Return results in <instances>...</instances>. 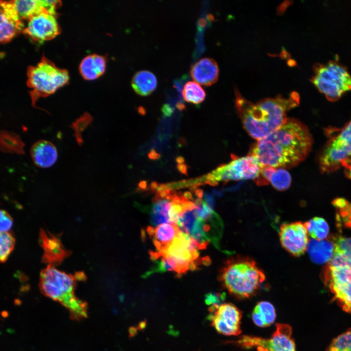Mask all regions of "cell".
I'll list each match as a JSON object with an SVG mask.
<instances>
[{"label":"cell","instance_id":"29","mask_svg":"<svg viewBox=\"0 0 351 351\" xmlns=\"http://www.w3.org/2000/svg\"><path fill=\"white\" fill-rule=\"evenodd\" d=\"M93 117L88 113H85L74 121L71 125V128L74 132V136L79 145L83 143L82 134L83 132L92 123Z\"/></svg>","mask_w":351,"mask_h":351},{"label":"cell","instance_id":"44","mask_svg":"<svg viewBox=\"0 0 351 351\" xmlns=\"http://www.w3.org/2000/svg\"><path fill=\"white\" fill-rule=\"evenodd\" d=\"M195 194L198 197L201 198L203 195V191L201 189H196L195 190Z\"/></svg>","mask_w":351,"mask_h":351},{"label":"cell","instance_id":"6","mask_svg":"<svg viewBox=\"0 0 351 351\" xmlns=\"http://www.w3.org/2000/svg\"><path fill=\"white\" fill-rule=\"evenodd\" d=\"M313 70L312 82L329 101H336L344 93L351 91V75L336 61L315 64Z\"/></svg>","mask_w":351,"mask_h":351},{"label":"cell","instance_id":"36","mask_svg":"<svg viewBox=\"0 0 351 351\" xmlns=\"http://www.w3.org/2000/svg\"><path fill=\"white\" fill-rule=\"evenodd\" d=\"M334 244L335 249L351 251V237H339L336 239Z\"/></svg>","mask_w":351,"mask_h":351},{"label":"cell","instance_id":"19","mask_svg":"<svg viewBox=\"0 0 351 351\" xmlns=\"http://www.w3.org/2000/svg\"><path fill=\"white\" fill-rule=\"evenodd\" d=\"M106 67V59L104 56L92 54L82 60L79 65V71L84 79L93 80L104 73Z\"/></svg>","mask_w":351,"mask_h":351},{"label":"cell","instance_id":"8","mask_svg":"<svg viewBox=\"0 0 351 351\" xmlns=\"http://www.w3.org/2000/svg\"><path fill=\"white\" fill-rule=\"evenodd\" d=\"M233 343L242 348H255L257 351H296L292 327L287 324H276L271 338L244 335Z\"/></svg>","mask_w":351,"mask_h":351},{"label":"cell","instance_id":"13","mask_svg":"<svg viewBox=\"0 0 351 351\" xmlns=\"http://www.w3.org/2000/svg\"><path fill=\"white\" fill-rule=\"evenodd\" d=\"M279 235L282 246L292 255L301 256L306 251L309 243L308 233L301 222L283 223Z\"/></svg>","mask_w":351,"mask_h":351},{"label":"cell","instance_id":"27","mask_svg":"<svg viewBox=\"0 0 351 351\" xmlns=\"http://www.w3.org/2000/svg\"><path fill=\"white\" fill-rule=\"evenodd\" d=\"M182 94L185 101L196 104L202 102L206 97L203 88L199 83L193 81H188L184 84Z\"/></svg>","mask_w":351,"mask_h":351},{"label":"cell","instance_id":"24","mask_svg":"<svg viewBox=\"0 0 351 351\" xmlns=\"http://www.w3.org/2000/svg\"><path fill=\"white\" fill-rule=\"evenodd\" d=\"M153 203L149 212L151 223L156 227L166 222L171 223L169 213L172 200L164 198Z\"/></svg>","mask_w":351,"mask_h":351},{"label":"cell","instance_id":"43","mask_svg":"<svg viewBox=\"0 0 351 351\" xmlns=\"http://www.w3.org/2000/svg\"><path fill=\"white\" fill-rule=\"evenodd\" d=\"M147 182L145 180L141 181L138 184V188L140 189L144 190L147 188Z\"/></svg>","mask_w":351,"mask_h":351},{"label":"cell","instance_id":"1","mask_svg":"<svg viewBox=\"0 0 351 351\" xmlns=\"http://www.w3.org/2000/svg\"><path fill=\"white\" fill-rule=\"evenodd\" d=\"M312 136L306 125L294 118H287L278 129L257 140L249 154L260 166L288 169L304 161L311 151Z\"/></svg>","mask_w":351,"mask_h":351},{"label":"cell","instance_id":"11","mask_svg":"<svg viewBox=\"0 0 351 351\" xmlns=\"http://www.w3.org/2000/svg\"><path fill=\"white\" fill-rule=\"evenodd\" d=\"M208 319L212 327L219 333L236 336L241 333V311L232 303L210 306Z\"/></svg>","mask_w":351,"mask_h":351},{"label":"cell","instance_id":"48","mask_svg":"<svg viewBox=\"0 0 351 351\" xmlns=\"http://www.w3.org/2000/svg\"><path fill=\"white\" fill-rule=\"evenodd\" d=\"M138 112L140 115H141L142 116L145 115V113H146V110L144 109V108L142 106H139L138 107Z\"/></svg>","mask_w":351,"mask_h":351},{"label":"cell","instance_id":"18","mask_svg":"<svg viewBox=\"0 0 351 351\" xmlns=\"http://www.w3.org/2000/svg\"><path fill=\"white\" fill-rule=\"evenodd\" d=\"M31 155L34 163L43 168L52 166L58 156V151L54 144L45 140L36 142L31 148Z\"/></svg>","mask_w":351,"mask_h":351},{"label":"cell","instance_id":"39","mask_svg":"<svg viewBox=\"0 0 351 351\" xmlns=\"http://www.w3.org/2000/svg\"><path fill=\"white\" fill-rule=\"evenodd\" d=\"M176 168L181 174L185 175L186 176H188V166L186 164H177L176 165Z\"/></svg>","mask_w":351,"mask_h":351},{"label":"cell","instance_id":"7","mask_svg":"<svg viewBox=\"0 0 351 351\" xmlns=\"http://www.w3.org/2000/svg\"><path fill=\"white\" fill-rule=\"evenodd\" d=\"M330 137L318 157L321 171L330 173L342 166V162L351 155V119L340 129H328Z\"/></svg>","mask_w":351,"mask_h":351},{"label":"cell","instance_id":"37","mask_svg":"<svg viewBox=\"0 0 351 351\" xmlns=\"http://www.w3.org/2000/svg\"><path fill=\"white\" fill-rule=\"evenodd\" d=\"M342 166L344 168L347 177L351 179V155L342 162Z\"/></svg>","mask_w":351,"mask_h":351},{"label":"cell","instance_id":"17","mask_svg":"<svg viewBox=\"0 0 351 351\" xmlns=\"http://www.w3.org/2000/svg\"><path fill=\"white\" fill-rule=\"evenodd\" d=\"M190 73L192 78L196 82L209 86L217 81L219 67L214 59L205 57L200 58L192 65Z\"/></svg>","mask_w":351,"mask_h":351},{"label":"cell","instance_id":"9","mask_svg":"<svg viewBox=\"0 0 351 351\" xmlns=\"http://www.w3.org/2000/svg\"><path fill=\"white\" fill-rule=\"evenodd\" d=\"M199 246L188 234L180 232L173 241L165 249L158 252L161 255L173 259L177 263L180 273L189 269H195L194 261L199 256Z\"/></svg>","mask_w":351,"mask_h":351},{"label":"cell","instance_id":"34","mask_svg":"<svg viewBox=\"0 0 351 351\" xmlns=\"http://www.w3.org/2000/svg\"><path fill=\"white\" fill-rule=\"evenodd\" d=\"M13 223V219L8 212L0 209V232H8Z\"/></svg>","mask_w":351,"mask_h":351},{"label":"cell","instance_id":"20","mask_svg":"<svg viewBox=\"0 0 351 351\" xmlns=\"http://www.w3.org/2000/svg\"><path fill=\"white\" fill-rule=\"evenodd\" d=\"M312 260L317 264H324L332 258L335 249L334 244L327 240L309 241L307 249Z\"/></svg>","mask_w":351,"mask_h":351},{"label":"cell","instance_id":"42","mask_svg":"<svg viewBox=\"0 0 351 351\" xmlns=\"http://www.w3.org/2000/svg\"><path fill=\"white\" fill-rule=\"evenodd\" d=\"M183 196L185 199H186L188 200L193 199V195H192L191 193L189 191H186V192H184L183 195Z\"/></svg>","mask_w":351,"mask_h":351},{"label":"cell","instance_id":"23","mask_svg":"<svg viewBox=\"0 0 351 351\" xmlns=\"http://www.w3.org/2000/svg\"><path fill=\"white\" fill-rule=\"evenodd\" d=\"M254 323L258 327L265 328L271 325L276 318L275 310L272 303L262 301L254 307L252 314Z\"/></svg>","mask_w":351,"mask_h":351},{"label":"cell","instance_id":"40","mask_svg":"<svg viewBox=\"0 0 351 351\" xmlns=\"http://www.w3.org/2000/svg\"><path fill=\"white\" fill-rule=\"evenodd\" d=\"M148 157L150 159L156 160L160 157V155L157 153L154 149H152L148 154Z\"/></svg>","mask_w":351,"mask_h":351},{"label":"cell","instance_id":"41","mask_svg":"<svg viewBox=\"0 0 351 351\" xmlns=\"http://www.w3.org/2000/svg\"><path fill=\"white\" fill-rule=\"evenodd\" d=\"M209 206L213 208L214 205V200L212 196L209 194L205 193L204 199L203 200Z\"/></svg>","mask_w":351,"mask_h":351},{"label":"cell","instance_id":"30","mask_svg":"<svg viewBox=\"0 0 351 351\" xmlns=\"http://www.w3.org/2000/svg\"><path fill=\"white\" fill-rule=\"evenodd\" d=\"M15 239L10 232H0V262L6 261L13 250Z\"/></svg>","mask_w":351,"mask_h":351},{"label":"cell","instance_id":"46","mask_svg":"<svg viewBox=\"0 0 351 351\" xmlns=\"http://www.w3.org/2000/svg\"><path fill=\"white\" fill-rule=\"evenodd\" d=\"M176 161L178 164H182L184 162L185 159L183 156H178L176 158Z\"/></svg>","mask_w":351,"mask_h":351},{"label":"cell","instance_id":"47","mask_svg":"<svg viewBox=\"0 0 351 351\" xmlns=\"http://www.w3.org/2000/svg\"><path fill=\"white\" fill-rule=\"evenodd\" d=\"M158 185V184L157 183V182L154 181L151 183L150 188L152 190H155V189H157Z\"/></svg>","mask_w":351,"mask_h":351},{"label":"cell","instance_id":"33","mask_svg":"<svg viewBox=\"0 0 351 351\" xmlns=\"http://www.w3.org/2000/svg\"><path fill=\"white\" fill-rule=\"evenodd\" d=\"M276 168L269 166H260L258 174L254 179L255 182L258 186H264L270 183L273 173Z\"/></svg>","mask_w":351,"mask_h":351},{"label":"cell","instance_id":"28","mask_svg":"<svg viewBox=\"0 0 351 351\" xmlns=\"http://www.w3.org/2000/svg\"><path fill=\"white\" fill-rule=\"evenodd\" d=\"M292 178L286 169L276 168L273 173L270 183L276 190L283 191L289 188L291 184Z\"/></svg>","mask_w":351,"mask_h":351},{"label":"cell","instance_id":"16","mask_svg":"<svg viewBox=\"0 0 351 351\" xmlns=\"http://www.w3.org/2000/svg\"><path fill=\"white\" fill-rule=\"evenodd\" d=\"M13 1L22 21L44 11L57 15V10L61 5L59 0H19Z\"/></svg>","mask_w":351,"mask_h":351},{"label":"cell","instance_id":"3","mask_svg":"<svg viewBox=\"0 0 351 351\" xmlns=\"http://www.w3.org/2000/svg\"><path fill=\"white\" fill-rule=\"evenodd\" d=\"M85 279L81 272L73 274L47 265L40 272L39 287L44 295L67 309L74 319L80 320L87 316V307L85 301L75 295V291L77 282Z\"/></svg>","mask_w":351,"mask_h":351},{"label":"cell","instance_id":"45","mask_svg":"<svg viewBox=\"0 0 351 351\" xmlns=\"http://www.w3.org/2000/svg\"><path fill=\"white\" fill-rule=\"evenodd\" d=\"M176 108L179 111H182L185 109V105L181 102H178L176 104Z\"/></svg>","mask_w":351,"mask_h":351},{"label":"cell","instance_id":"22","mask_svg":"<svg viewBox=\"0 0 351 351\" xmlns=\"http://www.w3.org/2000/svg\"><path fill=\"white\" fill-rule=\"evenodd\" d=\"M131 85L134 90L141 96L151 94L156 88L157 79L155 74L149 70H141L133 77Z\"/></svg>","mask_w":351,"mask_h":351},{"label":"cell","instance_id":"25","mask_svg":"<svg viewBox=\"0 0 351 351\" xmlns=\"http://www.w3.org/2000/svg\"><path fill=\"white\" fill-rule=\"evenodd\" d=\"M343 310L351 312V282L327 284Z\"/></svg>","mask_w":351,"mask_h":351},{"label":"cell","instance_id":"15","mask_svg":"<svg viewBox=\"0 0 351 351\" xmlns=\"http://www.w3.org/2000/svg\"><path fill=\"white\" fill-rule=\"evenodd\" d=\"M24 27L13 0H0V43L9 41Z\"/></svg>","mask_w":351,"mask_h":351},{"label":"cell","instance_id":"31","mask_svg":"<svg viewBox=\"0 0 351 351\" xmlns=\"http://www.w3.org/2000/svg\"><path fill=\"white\" fill-rule=\"evenodd\" d=\"M327 351H351V330L335 338Z\"/></svg>","mask_w":351,"mask_h":351},{"label":"cell","instance_id":"4","mask_svg":"<svg viewBox=\"0 0 351 351\" xmlns=\"http://www.w3.org/2000/svg\"><path fill=\"white\" fill-rule=\"evenodd\" d=\"M219 278L232 295L246 299L257 292L265 280V275L254 260L238 256L227 262Z\"/></svg>","mask_w":351,"mask_h":351},{"label":"cell","instance_id":"2","mask_svg":"<svg viewBox=\"0 0 351 351\" xmlns=\"http://www.w3.org/2000/svg\"><path fill=\"white\" fill-rule=\"evenodd\" d=\"M235 104L247 133L258 140L278 129L287 120V112L299 103V96L292 92L289 98L281 96L263 99L253 103L235 89Z\"/></svg>","mask_w":351,"mask_h":351},{"label":"cell","instance_id":"38","mask_svg":"<svg viewBox=\"0 0 351 351\" xmlns=\"http://www.w3.org/2000/svg\"><path fill=\"white\" fill-rule=\"evenodd\" d=\"M161 111L165 116L169 117L173 114L174 109L169 104H164Z\"/></svg>","mask_w":351,"mask_h":351},{"label":"cell","instance_id":"5","mask_svg":"<svg viewBox=\"0 0 351 351\" xmlns=\"http://www.w3.org/2000/svg\"><path fill=\"white\" fill-rule=\"evenodd\" d=\"M27 75V84L31 89L30 94L33 106L39 98L54 94L66 85L69 80L67 70L57 67L44 56L37 65L28 68Z\"/></svg>","mask_w":351,"mask_h":351},{"label":"cell","instance_id":"35","mask_svg":"<svg viewBox=\"0 0 351 351\" xmlns=\"http://www.w3.org/2000/svg\"><path fill=\"white\" fill-rule=\"evenodd\" d=\"M225 294L216 292H209L205 296V302L206 305L213 306L221 304L224 300Z\"/></svg>","mask_w":351,"mask_h":351},{"label":"cell","instance_id":"14","mask_svg":"<svg viewBox=\"0 0 351 351\" xmlns=\"http://www.w3.org/2000/svg\"><path fill=\"white\" fill-rule=\"evenodd\" d=\"M39 244L43 250L42 261L47 265H58L71 254L63 245L58 234L44 229L39 231Z\"/></svg>","mask_w":351,"mask_h":351},{"label":"cell","instance_id":"21","mask_svg":"<svg viewBox=\"0 0 351 351\" xmlns=\"http://www.w3.org/2000/svg\"><path fill=\"white\" fill-rule=\"evenodd\" d=\"M180 232L176 224L163 223L156 227L152 237L153 243L158 252L165 249L177 236Z\"/></svg>","mask_w":351,"mask_h":351},{"label":"cell","instance_id":"12","mask_svg":"<svg viewBox=\"0 0 351 351\" xmlns=\"http://www.w3.org/2000/svg\"><path fill=\"white\" fill-rule=\"evenodd\" d=\"M56 15L44 11L32 16L27 20L22 32L39 42L53 39L61 32Z\"/></svg>","mask_w":351,"mask_h":351},{"label":"cell","instance_id":"32","mask_svg":"<svg viewBox=\"0 0 351 351\" xmlns=\"http://www.w3.org/2000/svg\"><path fill=\"white\" fill-rule=\"evenodd\" d=\"M329 266L347 267L351 268V251L334 249L333 255L330 261Z\"/></svg>","mask_w":351,"mask_h":351},{"label":"cell","instance_id":"10","mask_svg":"<svg viewBox=\"0 0 351 351\" xmlns=\"http://www.w3.org/2000/svg\"><path fill=\"white\" fill-rule=\"evenodd\" d=\"M232 160L222 164L211 173L217 182H227L231 180L254 179L257 177L260 166L252 155L240 157L232 156Z\"/></svg>","mask_w":351,"mask_h":351},{"label":"cell","instance_id":"26","mask_svg":"<svg viewBox=\"0 0 351 351\" xmlns=\"http://www.w3.org/2000/svg\"><path fill=\"white\" fill-rule=\"evenodd\" d=\"M304 225L309 235L314 239L323 240L329 234V225L323 218L314 217L304 223Z\"/></svg>","mask_w":351,"mask_h":351}]
</instances>
